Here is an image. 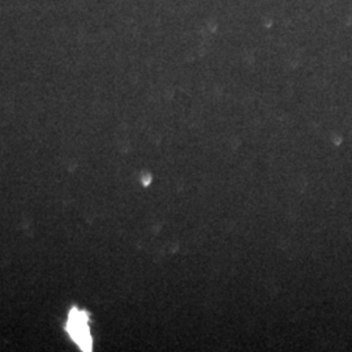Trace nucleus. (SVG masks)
I'll return each instance as SVG.
<instances>
[{
	"mask_svg": "<svg viewBox=\"0 0 352 352\" xmlns=\"http://www.w3.org/2000/svg\"><path fill=\"white\" fill-rule=\"evenodd\" d=\"M67 331L82 351H91V336L89 330L88 316L78 309H72L67 322Z\"/></svg>",
	"mask_w": 352,
	"mask_h": 352,
	"instance_id": "1",
	"label": "nucleus"
}]
</instances>
